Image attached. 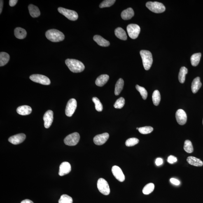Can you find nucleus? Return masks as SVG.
Returning <instances> with one entry per match:
<instances>
[{
    "instance_id": "obj_1",
    "label": "nucleus",
    "mask_w": 203,
    "mask_h": 203,
    "mask_svg": "<svg viewBox=\"0 0 203 203\" xmlns=\"http://www.w3.org/2000/svg\"><path fill=\"white\" fill-rule=\"evenodd\" d=\"M66 65L73 73H80L85 69V66L80 61L76 59H67L65 61Z\"/></svg>"
},
{
    "instance_id": "obj_2",
    "label": "nucleus",
    "mask_w": 203,
    "mask_h": 203,
    "mask_svg": "<svg viewBox=\"0 0 203 203\" xmlns=\"http://www.w3.org/2000/svg\"><path fill=\"white\" fill-rule=\"evenodd\" d=\"M45 36L49 40L54 42L62 41L65 38L63 33L55 29H50L46 31Z\"/></svg>"
},
{
    "instance_id": "obj_3",
    "label": "nucleus",
    "mask_w": 203,
    "mask_h": 203,
    "mask_svg": "<svg viewBox=\"0 0 203 203\" xmlns=\"http://www.w3.org/2000/svg\"><path fill=\"white\" fill-rule=\"evenodd\" d=\"M140 54L145 69L148 71L151 67L153 63L152 54L149 51L146 50H141L140 52Z\"/></svg>"
},
{
    "instance_id": "obj_4",
    "label": "nucleus",
    "mask_w": 203,
    "mask_h": 203,
    "mask_svg": "<svg viewBox=\"0 0 203 203\" xmlns=\"http://www.w3.org/2000/svg\"><path fill=\"white\" fill-rule=\"evenodd\" d=\"M146 6L150 11L156 13H163L166 10L164 5L157 2H148L146 3Z\"/></svg>"
},
{
    "instance_id": "obj_5",
    "label": "nucleus",
    "mask_w": 203,
    "mask_h": 203,
    "mask_svg": "<svg viewBox=\"0 0 203 203\" xmlns=\"http://www.w3.org/2000/svg\"><path fill=\"white\" fill-rule=\"evenodd\" d=\"M97 187L99 191L103 195H109L110 192L109 185L108 182L105 179L101 178L98 180Z\"/></svg>"
},
{
    "instance_id": "obj_6",
    "label": "nucleus",
    "mask_w": 203,
    "mask_h": 203,
    "mask_svg": "<svg viewBox=\"0 0 203 203\" xmlns=\"http://www.w3.org/2000/svg\"><path fill=\"white\" fill-rule=\"evenodd\" d=\"M80 134L77 132L73 133L69 135L65 138L64 143L69 146H74L76 145L80 140Z\"/></svg>"
},
{
    "instance_id": "obj_7",
    "label": "nucleus",
    "mask_w": 203,
    "mask_h": 203,
    "mask_svg": "<svg viewBox=\"0 0 203 203\" xmlns=\"http://www.w3.org/2000/svg\"><path fill=\"white\" fill-rule=\"evenodd\" d=\"M59 13L62 14L69 20L75 21L77 20L78 15L76 11L67 9L62 7H59L58 9Z\"/></svg>"
},
{
    "instance_id": "obj_8",
    "label": "nucleus",
    "mask_w": 203,
    "mask_h": 203,
    "mask_svg": "<svg viewBox=\"0 0 203 203\" xmlns=\"http://www.w3.org/2000/svg\"><path fill=\"white\" fill-rule=\"evenodd\" d=\"M127 31L129 37L132 39H136L140 32V28L137 24H129L127 26Z\"/></svg>"
},
{
    "instance_id": "obj_9",
    "label": "nucleus",
    "mask_w": 203,
    "mask_h": 203,
    "mask_svg": "<svg viewBox=\"0 0 203 203\" xmlns=\"http://www.w3.org/2000/svg\"><path fill=\"white\" fill-rule=\"evenodd\" d=\"M30 79L32 81L44 85H49L50 84V79L45 75L39 74H34L31 75Z\"/></svg>"
},
{
    "instance_id": "obj_10",
    "label": "nucleus",
    "mask_w": 203,
    "mask_h": 203,
    "mask_svg": "<svg viewBox=\"0 0 203 203\" xmlns=\"http://www.w3.org/2000/svg\"><path fill=\"white\" fill-rule=\"evenodd\" d=\"M77 102L74 99H71L68 102L65 110L66 114L68 117L72 116L77 108Z\"/></svg>"
},
{
    "instance_id": "obj_11",
    "label": "nucleus",
    "mask_w": 203,
    "mask_h": 203,
    "mask_svg": "<svg viewBox=\"0 0 203 203\" xmlns=\"http://www.w3.org/2000/svg\"><path fill=\"white\" fill-rule=\"evenodd\" d=\"M176 118L177 122L180 125H183L186 123L187 121V115L184 110L179 109L176 113Z\"/></svg>"
},
{
    "instance_id": "obj_12",
    "label": "nucleus",
    "mask_w": 203,
    "mask_h": 203,
    "mask_svg": "<svg viewBox=\"0 0 203 203\" xmlns=\"http://www.w3.org/2000/svg\"><path fill=\"white\" fill-rule=\"evenodd\" d=\"M53 112L50 110H48L45 114L43 116V120L45 128H49L51 125L53 121Z\"/></svg>"
},
{
    "instance_id": "obj_13",
    "label": "nucleus",
    "mask_w": 203,
    "mask_h": 203,
    "mask_svg": "<svg viewBox=\"0 0 203 203\" xmlns=\"http://www.w3.org/2000/svg\"><path fill=\"white\" fill-rule=\"evenodd\" d=\"M112 172L115 178L119 181L122 182L125 181V176L122 169L118 166H113L112 168Z\"/></svg>"
},
{
    "instance_id": "obj_14",
    "label": "nucleus",
    "mask_w": 203,
    "mask_h": 203,
    "mask_svg": "<svg viewBox=\"0 0 203 203\" xmlns=\"http://www.w3.org/2000/svg\"><path fill=\"white\" fill-rule=\"evenodd\" d=\"M109 137V135L108 133L97 135L94 138V142L96 145H103L106 142Z\"/></svg>"
},
{
    "instance_id": "obj_15",
    "label": "nucleus",
    "mask_w": 203,
    "mask_h": 203,
    "mask_svg": "<svg viewBox=\"0 0 203 203\" xmlns=\"http://www.w3.org/2000/svg\"><path fill=\"white\" fill-rule=\"evenodd\" d=\"M26 137L25 134H19L11 136L8 139V141L13 145H18L22 143L25 140Z\"/></svg>"
},
{
    "instance_id": "obj_16",
    "label": "nucleus",
    "mask_w": 203,
    "mask_h": 203,
    "mask_svg": "<svg viewBox=\"0 0 203 203\" xmlns=\"http://www.w3.org/2000/svg\"><path fill=\"white\" fill-rule=\"evenodd\" d=\"M71 171V164L67 162H64L59 166V175L60 176H63L69 174Z\"/></svg>"
},
{
    "instance_id": "obj_17",
    "label": "nucleus",
    "mask_w": 203,
    "mask_h": 203,
    "mask_svg": "<svg viewBox=\"0 0 203 203\" xmlns=\"http://www.w3.org/2000/svg\"><path fill=\"white\" fill-rule=\"evenodd\" d=\"M32 108L29 106H19L17 108V112L19 114L26 115L30 114L32 112Z\"/></svg>"
},
{
    "instance_id": "obj_18",
    "label": "nucleus",
    "mask_w": 203,
    "mask_h": 203,
    "mask_svg": "<svg viewBox=\"0 0 203 203\" xmlns=\"http://www.w3.org/2000/svg\"><path fill=\"white\" fill-rule=\"evenodd\" d=\"M93 40L97 44L101 46L107 47L110 45V43L102 37L99 35H96L93 37Z\"/></svg>"
},
{
    "instance_id": "obj_19",
    "label": "nucleus",
    "mask_w": 203,
    "mask_h": 203,
    "mask_svg": "<svg viewBox=\"0 0 203 203\" xmlns=\"http://www.w3.org/2000/svg\"><path fill=\"white\" fill-rule=\"evenodd\" d=\"M202 86V83L199 77L195 78L192 81V90L193 93H196Z\"/></svg>"
},
{
    "instance_id": "obj_20",
    "label": "nucleus",
    "mask_w": 203,
    "mask_h": 203,
    "mask_svg": "<svg viewBox=\"0 0 203 203\" xmlns=\"http://www.w3.org/2000/svg\"><path fill=\"white\" fill-rule=\"evenodd\" d=\"M109 79V76L107 75H101L96 79V84L98 86L102 87L107 83Z\"/></svg>"
},
{
    "instance_id": "obj_21",
    "label": "nucleus",
    "mask_w": 203,
    "mask_h": 203,
    "mask_svg": "<svg viewBox=\"0 0 203 203\" xmlns=\"http://www.w3.org/2000/svg\"><path fill=\"white\" fill-rule=\"evenodd\" d=\"M134 15L133 10L132 8H129L122 11L121 15L123 20H127L132 18Z\"/></svg>"
},
{
    "instance_id": "obj_22",
    "label": "nucleus",
    "mask_w": 203,
    "mask_h": 203,
    "mask_svg": "<svg viewBox=\"0 0 203 203\" xmlns=\"http://www.w3.org/2000/svg\"><path fill=\"white\" fill-rule=\"evenodd\" d=\"M187 162L191 165L197 167H201L203 165V162L200 159L196 158V157L190 156L187 158Z\"/></svg>"
},
{
    "instance_id": "obj_23",
    "label": "nucleus",
    "mask_w": 203,
    "mask_h": 203,
    "mask_svg": "<svg viewBox=\"0 0 203 203\" xmlns=\"http://www.w3.org/2000/svg\"><path fill=\"white\" fill-rule=\"evenodd\" d=\"M15 37L18 39H23L27 36V32L25 29L18 27L15 30Z\"/></svg>"
},
{
    "instance_id": "obj_24",
    "label": "nucleus",
    "mask_w": 203,
    "mask_h": 203,
    "mask_svg": "<svg viewBox=\"0 0 203 203\" xmlns=\"http://www.w3.org/2000/svg\"><path fill=\"white\" fill-rule=\"evenodd\" d=\"M28 10L30 15L32 17H37L40 15V12L38 7L32 4L29 5L28 6Z\"/></svg>"
},
{
    "instance_id": "obj_25",
    "label": "nucleus",
    "mask_w": 203,
    "mask_h": 203,
    "mask_svg": "<svg viewBox=\"0 0 203 203\" xmlns=\"http://www.w3.org/2000/svg\"><path fill=\"white\" fill-rule=\"evenodd\" d=\"M115 36L120 39L126 40H127V36L125 31L122 28H117L115 30Z\"/></svg>"
},
{
    "instance_id": "obj_26",
    "label": "nucleus",
    "mask_w": 203,
    "mask_h": 203,
    "mask_svg": "<svg viewBox=\"0 0 203 203\" xmlns=\"http://www.w3.org/2000/svg\"><path fill=\"white\" fill-rule=\"evenodd\" d=\"M124 80L120 78L117 81L115 85L114 93L115 95H119L123 90L124 86Z\"/></svg>"
},
{
    "instance_id": "obj_27",
    "label": "nucleus",
    "mask_w": 203,
    "mask_h": 203,
    "mask_svg": "<svg viewBox=\"0 0 203 203\" xmlns=\"http://www.w3.org/2000/svg\"><path fill=\"white\" fill-rule=\"evenodd\" d=\"M9 55L6 52H1L0 53V66H4L10 60Z\"/></svg>"
},
{
    "instance_id": "obj_28",
    "label": "nucleus",
    "mask_w": 203,
    "mask_h": 203,
    "mask_svg": "<svg viewBox=\"0 0 203 203\" xmlns=\"http://www.w3.org/2000/svg\"><path fill=\"white\" fill-rule=\"evenodd\" d=\"M188 73V69L185 67H182L180 69L178 75V79L180 83L183 84L184 83L185 76Z\"/></svg>"
},
{
    "instance_id": "obj_29",
    "label": "nucleus",
    "mask_w": 203,
    "mask_h": 203,
    "mask_svg": "<svg viewBox=\"0 0 203 203\" xmlns=\"http://www.w3.org/2000/svg\"><path fill=\"white\" fill-rule=\"evenodd\" d=\"M201 54V53H196L193 54L191 57V63L193 66H197L200 62Z\"/></svg>"
},
{
    "instance_id": "obj_30",
    "label": "nucleus",
    "mask_w": 203,
    "mask_h": 203,
    "mask_svg": "<svg viewBox=\"0 0 203 203\" xmlns=\"http://www.w3.org/2000/svg\"><path fill=\"white\" fill-rule=\"evenodd\" d=\"M153 104L155 106H158L161 101V95L160 92L158 90L154 91L152 96Z\"/></svg>"
},
{
    "instance_id": "obj_31",
    "label": "nucleus",
    "mask_w": 203,
    "mask_h": 203,
    "mask_svg": "<svg viewBox=\"0 0 203 203\" xmlns=\"http://www.w3.org/2000/svg\"><path fill=\"white\" fill-rule=\"evenodd\" d=\"M155 188V185L153 183L148 184L144 187L143 189V193L145 195H148L153 192Z\"/></svg>"
},
{
    "instance_id": "obj_32",
    "label": "nucleus",
    "mask_w": 203,
    "mask_h": 203,
    "mask_svg": "<svg viewBox=\"0 0 203 203\" xmlns=\"http://www.w3.org/2000/svg\"><path fill=\"white\" fill-rule=\"evenodd\" d=\"M184 149L187 153H192L193 152V148L191 141L189 140H185Z\"/></svg>"
},
{
    "instance_id": "obj_33",
    "label": "nucleus",
    "mask_w": 203,
    "mask_h": 203,
    "mask_svg": "<svg viewBox=\"0 0 203 203\" xmlns=\"http://www.w3.org/2000/svg\"><path fill=\"white\" fill-rule=\"evenodd\" d=\"M136 89L140 92L142 98L144 100H146L148 97V92L146 89L138 85H136Z\"/></svg>"
},
{
    "instance_id": "obj_34",
    "label": "nucleus",
    "mask_w": 203,
    "mask_h": 203,
    "mask_svg": "<svg viewBox=\"0 0 203 203\" xmlns=\"http://www.w3.org/2000/svg\"><path fill=\"white\" fill-rule=\"evenodd\" d=\"M92 101L95 104V108L97 111L101 112L102 111L103 106L99 99L96 97L92 98Z\"/></svg>"
},
{
    "instance_id": "obj_35",
    "label": "nucleus",
    "mask_w": 203,
    "mask_h": 203,
    "mask_svg": "<svg viewBox=\"0 0 203 203\" xmlns=\"http://www.w3.org/2000/svg\"><path fill=\"white\" fill-rule=\"evenodd\" d=\"M72 198L67 195H63L61 196L58 201V203H72Z\"/></svg>"
},
{
    "instance_id": "obj_36",
    "label": "nucleus",
    "mask_w": 203,
    "mask_h": 203,
    "mask_svg": "<svg viewBox=\"0 0 203 203\" xmlns=\"http://www.w3.org/2000/svg\"><path fill=\"white\" fill-rule=\"evenodd\" d=\"M125 104V99L123 97H121L115 102L114 106L115 108L117 109H121L123 107Z\"/></svg>"
},
{
    "instance_id": "obj_37",
    "label": "nucleus",
    "mask_w": 203,
    "mask_h": 203,
    "mask_svg": "<svg viewBox=\"0 0 203 203\" xmlns=\"http://www.w3.org/2000/svg\"><path fill=\"white\" fill-rule=\"evenodd\" d=\"M139 140L136 138H131L127 139L126 141L125 145L127 147H131L135 146L139 143Z\"/></svg>"
},
{
    "instance_id": "obj_38",
    "label": "nucleus",
    "mask_w": 203,
    "mask_h": 203,
    "mask_svg": "<svg viewBox=\"0 0 203 203\" xmlns=\"http://www.w3.org/2000/svg\"><path fill=\"white\" fill-rule=\"evenodd\" d=\"M138 130L141 134H147L152 132L153 130V129L151 127L148 126V127H140Z\"/></svg>"
},
{
    "instance_id": "obj_39",
    "label": "nucleus",
    "mask_w": 203,
    "mask_h": 203,
    "mask_svg": "<svg viewBox=\"0 0 203 203\" xmlns=\"http://www.w3.org/2000/svg\"><path fill=\"white\" fill-rule=\"evenodd\" d=\"M115 2V0H106L103 1L99 5V7L100 8L108 7L113 6Z\"/></svg>"
},
{
    "instance_id": "obj_40",
    "label": "nucleus",
    "mask_w": 203,
    "mask_h": 203,
    "mask_svg": "<svg viewBox=\"0 0 203 203\" xmlns=\"http://www.w3.org/2000/svg\"><path fill=\"white\" fill-rule=\"evenodd\" d=\"M167 161L169 163L172 164L177 161V158L174 156L170 155L168 158Z\"/></svg>"
},
{
    "instance_id": "obj_41",
    "label": "nucleus",
    "mask_w": 203,
    "mask_h": 203,
    "mask_svg": "<svg viewBox=\"0 0 203 203\" xmlns=\"http://www.w3.org/2000/svg\"><path fill=\"white\" fill-rule=\"evenodd\" d=\"M170 181L173 184L176 185H179L180 184V182L179 180L174 178H171L170 179Z\"/></svg>"
},
{
    "instance_id": "obj_42",
    "label": "nucleus",
    "mask_w": 203,
    "mask_h": 203,
    "mask_svg": "<svg viewBox=\"0 0 203 203\" xmlns=\"http://www.w3.org/2000/svg\"><path fill=\"white\" fill-rule=\"evenodd\" d=\"M163 163V160L161 158H157L155 161V164L157 166L162 165Z\"/></svg>"
},
{
    "instance_id": "obj_43",
    "label": "nucleus",
    "mask_w": 203,
    "mask_h": 203,
    "mask_svg": "<svg viewBox=\"0 0 203 203\" xmlns=\"http://www.w3.org/2000/svg\"><path fill=\"white\" fill-rule=\"evenodd\" d=\"M18 2L17 0H10L9 1V5L10 6L13 7L15 6Z\"/></svg>"
},
{
    "instance_id": "obj_44",
    "label": "nucleus",
    "mask_w": 203,
    "mask_h": 203,
    "mask_svg": "<svg viewBox=\"0 0 203 203\" xmlns=\"http://www.w3.org/2000/svg\"><path fill=\"white\" fill-rule=\"evenodd\" d=\"M21 203H34V202L29 199H25V200L22 201Z\"/></svg>"
},
{
    "instance_id": "obj_45",
    "label": "nucleus",
    "mask_w": 203,
    "mask_h": 203,
    "mask_svg": "<svg viewBox=\"0 0 203 203\" xmlns=\"http://www.w3.org/2000/svg\"><path fill=\"white\" fill-rule=\"evenodd\" d=\"M3 1H1V3H0V13H1L2 12V8L3 7Z\"/></svg>"
},
{
    "instance_id": "obj_46",
    "label": "nucleus",
    "mask_w": 203,
    "mask_h": 203,
    "mask_svg": "<svg viewBox=\"0 0 203 203\" xmlns=\"http://www.w3.org/2000/svg\"><path fill=\"white\" fill-rule=\"evenodd\" d=\"M139 129V128H138V127H137V128H136V129H137V130H138V129Z\"/></svg>"
},
{
    "instance_id": "obj_47",
    "label": "nucleus",
    "mask_w": 203,
    "mask_h": 203,
    "mask_svg": "<svg viewBox=\"0 0 203 203\" xmlns=\"http://www.w3.org/2000/svg\"></svg>"
}]
</instances>
